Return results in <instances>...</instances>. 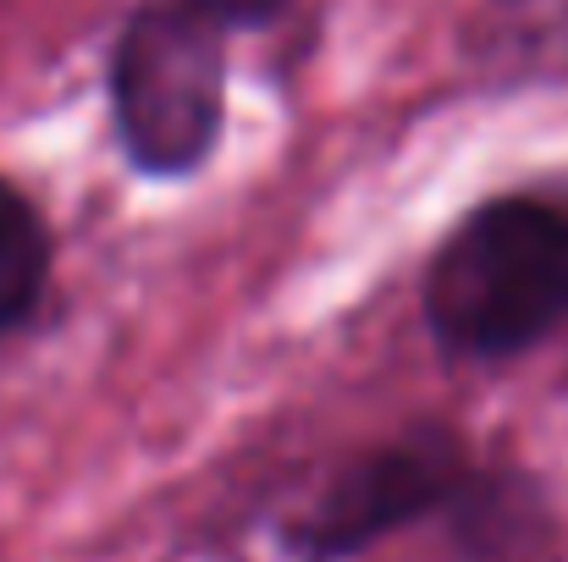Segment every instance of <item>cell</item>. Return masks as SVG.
Listing matches in <instances>:
<instances>
[{
  "label": "cell",
  "instance_id": "1",
  "mask_svg": "<svg viewBox=\"0 0 568 562\" xmlns=\"http://www.w3.org/2000/svg\"><path fill=\"white\" fill-rule=\"evenodd\" d=\"M425 315L442 348L508 359L568 320V215L541 198L475 210L430 259Z\"/></svg>",
  "mask_w": 568,
  "mask_h": 562
},
{
  "label": "cell",
  "instance_id": "2",
  "mask_svg": "<svg viewBox=\"0 0 568 562\" xmlns=\"http://www.w3.org/2000/svg\"><path fill=\"white\" fill-rule=\"evenodd\" d=\"M226 22H215L193 0H150L116 39L111 100L128 155L155 172H189L204 161L221 127V83H226Z\"/></svg>",
  "mask_w": 568,
  "mask_h": 562
},
{
  "label": "cell",
  "instance_id": "3",
  "mask_svg": "<svg viewBox=\"0 0 568 562\" xmlns=\"http://www.w3.org/2000/svg\"><path fill=\"white\" fill-rule=\"evenodd\" d=\"M464 491V463L447 436H408L354 458L293 524L287 546L298 562H343L386 530L447 508Z\"/></svg>",
  "mask_w": 568,
  "mask_h": 562
},
{
  "label": "cell",
  "instance_id": "4",
  "mask_svg": "<svg viewBox=\"0 0 568 562\" xmlns=\"http://www.w3.org/2000/svg\"><path fill=\"white\" fill-rule=\"evenodd\" d=\"M44 276H50L44 226H39L33 204L17 187L0 183V337L17 331L33 315V304L44 293Z\"/></svg>",
  "mask_w": 568,
  "mask_h": 562
},
{
  "label": "cell",
  "instance_id": "5",
  "mask_svg": "<svg viewBox=\"0 0 568 562\" xmlns=\"http://www.w3.org/2000/svg\"><path fill=\"white\" fill-rule=\"evenodd\" d=\"M453 502L464 508V541L480 558H525L547 535V519L525 486H469L464 480V491Z\"/></svg>",
  "mask_w": 568,
  "mask_h": 562
},
{
  "label": "cell",
  "instance_id": "6",
  "mask_svg": "<svg viewBox=\"0 0 568 562\" xmlns=\"http://www.w3.org/2000/svg\"><path fill=\"white\" fill-rule=\"evenodd\" d=\"M193 6H204L215 22L237 28V22H265V17H276L287 0H193Z\"/></svg>",
  "mask_w": 568,
  "mask_h": 562
}]
</instances>
